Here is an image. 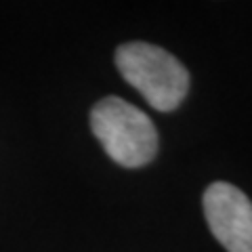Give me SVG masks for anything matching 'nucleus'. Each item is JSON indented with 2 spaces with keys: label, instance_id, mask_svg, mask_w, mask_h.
Listing matches in <instances>:
<instances>
[{
  "label": "nucleus",
  "instance_id": "nucleus-1",
  "mask_svg": "<svg viewBox=\"0 0 252 252\" xmlns=\"http://www.w3.org/2000/svg\"><path fill=\"white\" fill-rule=\"evenodd\" d=\"M116 67L158 112H172L189 91V72L177 57L147 42H126L116 51Z\"/></svg>",
  "mask_w": 252,
  "mask_h": 252
},
{
  "label": "nucleus",
  "instance_id": "nucleus-2",
  "mask_svg": "<svg viewBox=\"0 0 252 252\" xmlns=\"http://www.w3.org/2000/svg\"><path fill=\"white\" fill-rule=\"evenodd\" d=\"M91 128L105 154L120 166H145L158 152L154 122L145 112L120 97H105L93 107Z\"/></svg>",
  "mask_w": 252,
  "mask_h": 252
},
{
  "label": "nucleus",
  "instance_id": "nucleus-3",
  "mask_svg": "<svg viewBox=\"0 0 252 252\" xmlns=\"http://www.w3.org/2000/svg\"><path fill=\"white\" fill-rule=\"evenodd\" d=\"M204 217L212 235L229 252H252V202L223 181L204 191Z\"/></svg>",
  "mask_w": 252,
  "mask_h": 252
}]
</instances>
